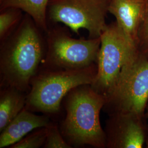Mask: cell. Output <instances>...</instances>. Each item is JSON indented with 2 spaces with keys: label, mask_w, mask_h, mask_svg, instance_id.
Wrapping results in <instances>:
<instances>
[{
  "label": "cell",
  "mask_w": 148,
  "mask_h": 148,
  "mask_svg": "<svg viewBox=\"0 0 148 148\" xmlns=\"http://www.w3.org/2000/svg\"><path fill=\"white\" fill-rule=\"evenodd\" d=\"M106 123V147L110 148H141L145 143L142 118L131 114L110 115Z\"/></svg>",
  "instance_id": "obj_8"
},
{
  "label": "cell",
  "mask_w": 148,
  "mask_h": 148,
  "mask_svg": "<svg viewBox=\"0 0 148 148\" xmlns=\"http://www.w3.org/2000/svg\"><path fill=\"white\" fill-rule=\"evenodd\" d=\"M37 25L30 19L21 22L3 40L0 53L1 88L12 87L24 92L42 63L46 51Z\"/></svg>",
  "instance_id": "obj_1"
},
{
  "label": "cell",
  "mask_w": 148,
  "mask_h": 148,
  "mask_svg": "<svg viewBox=\"0 0 148 148\" xmlns=\"http://www.w3.org/2000/svg\"><path fill=\"white\" fill-rule=\"evenodd\" d=\"M64 99L66 116L60 131L65 140L71 147H106V132L99 118L106 97L90 85H83L71 90Z\"/></svg>",
  "instance_id": "obj_2"
},
{
  "label": "cell",
  "mask_w": 148,
  "mask_h": 148,
  "mask_svg": "<svg viewBox=\"0 0 148 148\" xmlns=\"http://www.w3.org/2000/svg\"><path fill=\"white\" fill-rule=\"evenodd\" d=\"M138 49L148 58V0H147L145 14L138 32Z\"/></svg>",
  "instance_id": "obj_16"
},
{
  "label": "cell",
  "mask_w": 148,
  "mask_h": 148,
  "mask_svg": "<svg viewBox=\"0 0 148 148\" xmlns=\"http://www.w3.org/2000/svg\"><path fill=\"white\" fill-rule=\"evenodd\" d=\"M50 0H2V9L15 8L25 11L37 27L47 31L46 11Z\"/></svg>",
  "instance_id": "obj_12"
},
{
  "label": "cell",
  "mask_w": 148,
  "mask_h": 148,
  "mask_svg": "<svg viewBox=\"0 0 148 148\" xmlns=\"http://www.w3.org/2000/svg\"><path fill=\"white\" fill-rule=\"evenodd\" d=\"M147 0H110L108 12L130 41L138 47V32L143 21Z\"/></svg>",
  "instance_id": "obj_9"
},
{
  "label": "cell",
  "mask_w": 148,
  "mask_h": 148,
  "mask_svg": "<svg viewBox=\"0 0 148 148\" xmlns=\"http://www.w3.org/2000/svg\"><path fill=\"white\" fill-rule=\"evenodd\" d=\"M148 101V58L138 50L122 68L104 108L110 115L131 114L143 118Z\"/></svg>",
  "instance_id": "obj_4"
},
{
  "label": "cell",
  "mask_w": 148,
  "mask_h": 148,
  "mask_svg": "<svg viewBox=\"0 0 148 148\" xmlns=\"http://www.w3.org/2000/svg\"><path fill=\"white\" fill-rule=\"evenodd\" d=\"M47 137L43 145L45 148H70L71 146L63 137L58 127L55 123L50 122L46 126Z\"/></svg>",
  "instance_id": "obj_14"
},
{
  "label": "cell",
  "mask_w": 148,
  "mask_h": 148,
  "mask_svg": "<svg viewBox=\"0 0 148 148\" xmlns=\"http://www.w3.org/2000/svg\"><path fill=\"white\" fill-rule=\"evenodd\" d=\"M100 37L97 71L90 86L106 97L115 85L123 66L137 53L138 49L116 23L107 25Z\"/></svg>",
  "instance_id": "obj_5"
},
{
  "label": "cell",
  "mask_w": 148,
  "mask_h": 148,
  "mask_svg": "<svg viewBox=\"0 0 148 148\" xmlns=\"http://www.w3.org/2000/svg\"><path fill=\"white\" fill-rule=\"evenodd\" d=\"M97 71L95 64L79 70L44 68L32 79L25 108L32 112L45 114L58 113L69 92L81 85H91Z\"/></svg>",
  "instance_id": "obj_3"
},
{
  "label": "cell",
  "mask_w": 148,
  "mask_h": 148,
  "mask_svg": "<svg viewBox=\"0 0 148 148\" xmlns=\"http://www.w3.org/2000/svg\"><path fill=\"white\" fill-rule=\"evenodd\" d=\"M12 87L1 88L0 94V132L25 107L27 95Z\"/></svg>",
  "instance_id": "obj_11"
},
{
  "label": "cell",
  "mask_w": 148,
  "mask_h": 148,
  "mask_svg": "<svg viewBox=\"0 0 148 148\" xmlns=\"http://www.w3.org/2000/svg\"><path fill=\"white\" fill-rule=\"evenodd\" d=\"M101 37L76 39L58 30L48 32L43 67L51 70H79L97 64Z\"/></svg>",
  "instance_id": "obj_6"
},
{
  "label": "cell",
  "mask_w": 148,
  "mask_h": 148,
  "mask_svg": "<svg viewBox=\"0 0 148 148\" xmlns=\"http://www.w3.org/2000/svg\"><path fill=\"white\" fill-rule=\"evenodd\" d=\"M47 116L37 115L25 108L1 132L0 148L10 147L32 131L47 126L50 123Z\"/></svg>",
  "instance_id": "obj_10"
},
{
  "label": "cell",
  "mask_w": 148,
  "mask_h": 148,
  "mask_svg": "<svg viewBox=\"0 0 148 148\" xmlns=\"http://www.w3.org/2000/svg\"><path fill=\"white\" fill-rule=\"evenodd\" d=\"M47 132L46 127L35 130L27 134L21 140L10 147L11 148H39L46 142Z\"/></svg>",
  "instance_id": "obj_13"
},
{
  "label": "cell",
  "mask_w": 148,
  "mask_h": 148,
  "mask_svg": "<svg viewBox=\"0 0 148 148\" xmlns=\"http://www.w3.org/2000/svg\"><path fill=\"white\" fill-rule=\"evenodd\" d=\"M147 106H148V104H147ZM147 147L148 148V142H147Z\"/></svg>",
  "instance_id": "obj_17"
},
{
  "label": "cell",
  "mask_w": 148,
  "mask_h": 148,
  "mask_svg": "<svg viewBox=\"0 0 148 148\" xmlns=\"http://www.w3.org/2000/svg\"><path fill=\"white\" fill-rule=\"evenodd\" d=\"M18 16L14 11L8 10L0 15V38L3 41L10 34L12 28L18 21Z\"/></svg>",
  "instance_id": "obj_15"
},
{
  "label": "cell",
  "mask_w": 148,
  "mask_h": 148,
  "mask_svg": "<svg viewBox=\"0 0 148 148\" xmlns=\"http://www.w3.org/2000/svg\"><path fill=\"white\" fill-rule=\"evenodd\" d=\"M110 0H52L48 3L50 19L62 23L79 34L80 29L90 38L101 37L107 27L106 16Z\"/></svg>",
  "instance_id": "obj_7"
}]
</instances>
